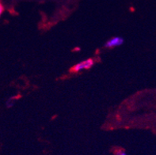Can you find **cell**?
<instances>
[{
	"label": "cell",
	"mask_w": 156,
	"mask_h": 155,
	"mask_svg": "<svg viewBox=\"0 0 156 155\" xmlns=\"http://www.w3.org/2000/svg\"><path fill=\"white\" fill-rule=\"evenodd\" d=\"M124 44V39L120 37H115L111 38L110 40H107L106 43L105 44V47L107 48H112L114 47H118Z\"/></svg>",
	"instance_id": "2"
},
{
	"label": "cell",
	"mask_w": 156,
	"mask_h": 155,
	"mask_svg": "<svg viewBox=\"0 0 156 155\" xmlns=\"http://www.w3.org/2000/svg\"><path fill=\"white\" fill-rule=\"evenodd\" d=\"M94 62L92 59H86L84 61H82L78 64H75L72 68V71L79 72V71H83V70H87V69L91 68L94 66Z\"/></svg>",
	"instance_id": "1"
},
{
	"label": "cell",
	"mask_w": 156,
	"mask_h": 155,
	"mask_svg": "<svg viewBox=\"0 0 156 155\" xmlns=\"http://www.w3.org/2000/svg\"><path fill=\"white\" fill-rule=\"evenodd\" d=\"M3 10H4V8H3V6L2 5V3L0 2V16L2 15V14L3 13Z\"/></svg>",
	"instance_id": "5"
},
{
	"label": "cell",
	"mask_w": 156,
	"mask_h": 155,
	"mask_svg": "<svg viewBox=\"0 0 156 155\" xmlns=\"http://www.w3.org/2000/svg\"><path fill=\"white\" fill-rule=\"evenodd\" d=\"M115 155H127V154L125 153V151L123 150H119L115 153Z\"/></svg>",
	"instance_id": "3"
},
{
	"label": "cell",
	"mask_w": 156,
	"mask_h": 155,
	"mask_svg": "<svg viewBox=\"0 0 156 155\" xmlns=\"http://www.w3.org/2000/svg\"><path fill=\"white\" fill-rule=\"evenodd\" d=\"M7 107H9L10 108V107H11V106L14 105V102L10 101V100H9V101L7 102Z\"/></svg>",
	"instance_id": "4"
}]
</instances>
